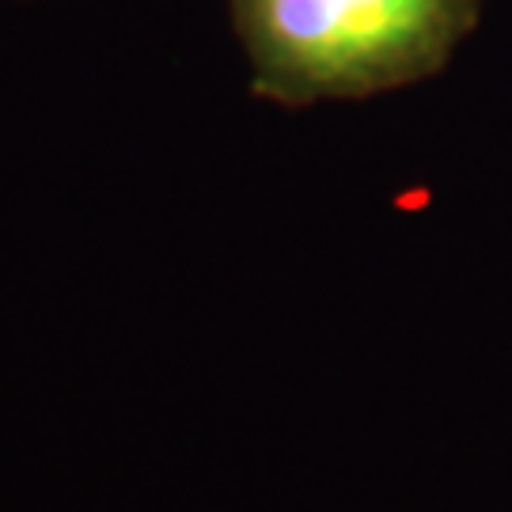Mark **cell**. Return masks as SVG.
Here are the masks:
<instances>
[{"mask_svg": "<svg viewBox=\"0 0 512 512\" xmlns=\"http://www.w3.org/2000/svg\"><path fill=\"white\" fill-rule=\"evenodd\" d=\"M258 99L308 107L437 76L482 0H228Z\"/></svg>", "mask_w": 512, "mask_h": 512, "instance_id": "6da1fadb", "label": "cell"}]
</instances>
